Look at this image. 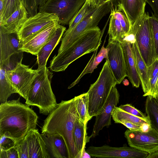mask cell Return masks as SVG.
<instances>
[{"label":"cell","instance_id":"19","mask_svg":"<svg viewBox=\"0 0 158 158\" xmlns=\"http://www.w3.org/2000/svg\"><path fill=\"white\" fill-rule=\"evenodd\" d=\"M117 40L123 49L127 68V77L133 87L139 88L141 83L136 69L131 44L122 38Z\"/></svg>","mask_w":158,"mask_h":158},{"label":"cell","instance_id":"41","mask_svg":"<svg viewBox=\"0 0 158 158\" xmlns=\"http://www.w3.org/2000/svg\"><path fill=\"white\" fill-rule=\"evenodd\" d=\"M146 158H158V151L148 153Z\"/></svg>","mask_w":158,"mask_h":158},{"label":"cell","instance_id":"24","mask_svg":"<svg viewBox=\"0 0 158 158\" xmlns=\"http://www.w3.org/2000/svg\"><path fill=\"white\" fill-rule=\"evenodd\" d=\"M87 125L82 121L79 118L76 119L74 123L73 137L75 147L78 151L77 158H81L83 152L85 150L86 144L89 140L87 135Z\"/></svg>","mask_w":158,"mask_h":158},{"label":"cell","instance_id":"45","mask_svg":"<svg viewBox=\"0 0 158 158\" xmlns=\"http://www.w3.org/2000/svg\"><path fill=\"white\" fill-rule=\"evenodd\" d=\"M123 84L126 86L128 85L129 84V82L126 79H124L123 81Z\"/></svg>","mask_w":158,"mask_h":158},{"label":"cell","instance_id":"18","mask_svg":"<svg viewBox=\"0 0 158 158\" xmlns=\"http://www.w3.org/2000/svg\"><path fill=\"white\" fill-rule=\"evenodd\" d=\"M41 135L51 158H68L67 147L61 136L48 133Z\"/></svg>","mask_w":158,"mask_h":158},{"label":"cell","instance_id":"42","mask_svg":"<svg viewBox=\"0 0 158 158\" xmlns=\"http://www.w3.org/2000/svg\"><path fill=\"white\" fill-rule=\"evenodd\" d=\"M114 1V0H96V3L97 5L99 6L108 2H111L113 3V2Z\"/></svg>","mask_w":158,"mask_h":158},{"label":"cell","instance_id":"44","mask_svg":"<svg viewBox=\"0 0 158 158\" xmlns=\"http://www.w3.org/2000/svg\"><path fill=\"white\" fill-rule=\"evenodd\" d=\"M86 1L91 4L98 6L96 4V0H86Z\"/></svg>","mask_w":158,"mask_h":158},{"label":"cell","instance_id":"1","mask_svg":"<svg viewBox=\"0 0 158 158\" xmlns=\"http://www.w3.org/2000/svg\"><path fill=\"white\" fill-rule=\"evenodd\" d=\"M29 106L21 102L20 98L1 103L0 136L12 139L16 144L30 130L37 129L38 116Z\"/></svg>","mask_w":158,"mask_h":158},{"label":"cell","instance_id":"29","mask_svg":"<svg viewBox=\"0 0 158 158\" xmlns=\"http://www.w3.org/2000/svg\"><path fill=\"white\" fill-rule=\"evenodd\" d=\"M76 101L77 109L81 120L85 124L91 119L88 113V98L87 93L74 97Z\"/></svg>","mask_w":158,"mask_h":158},{"label":"cell","instance_id":"20","mask_svg":"<svg viewBox=\"0 0 158 158\" xmlns=\"http://www.w3.org/2000/svg\"><path fill=\"white\" fill-rule=\"evenodd\" d=\"M118 2L126 14L131 28L145 13V0H118Z\"/></svg>","mask_w":158,"mask_h":158},{"label":"cell","instance_id":"46","mask_svg":"<svg viewBox=\"0 0 158 158\" xmlns=\"http://www.w3.org/2000/svg\"><path fill=\"white\" fill-rule=\"evenodd\" d=\"M155 98L158 102V93L156 94Z\"/></svg>","mask_w":158,"mask_h":158},{"label":"cell","instance_id":"6","mask_svg":"<svg viewBox=\"0 0 158 158\" xmlns=\"http://www.w3.org/2000/svg\"><path fill=\"white\" fill-rule=\"evenodd\" d=\"M149 16L148 13L145 12L131 26L129 31L134 35L140 53L147 67L156 59Z\"/></svg>","mask_w":158,"mask_h":158},{"label":"cell","instance_id":"47","mask_svg":"<svg viewBox=\"0 0 158 158\" xmlns=\"http://www.w3.org/2000/svg\"><path fill=\"white\" fill-rule=\"evenodd\" d=\"M157 93L158 94V80L157 81Z\"/></svg>","mask_w":158,"mask_h":158},{"label":"cell","instance_id":"33","mask_svg":"<svg viewBox=\"0 0 158 158\" xmlns=\"http://www.w3.org/2000/svg\"><path fill=\"white\" fill-rule=\"evenodd\" d=\"M108 34L110 40H118L125 35L119 21L112 16H110Z\"/></svg>","mask_w":158,"mask_h":158},{"label":"cell","instance_id":"14","mask_svg":"<svg viewBox=\"0 0 158 158\" xmlns=\"http://www.w3.org/2000/svg\"><path fill=\"white\" fill-rule=\"evenodd\" d=\"M120 95L116 85L113 86L110 92L101 112L96 117L92 132L88 136L89 140L98 135L104 127H109L111 124V118L113 110L118 103Z\"/></svg>","mask_w":158,"mask_h":158},{"label":"cell","instance_id":"43","mask_svg":"<svg viewBox=\"0 0 158 158\" xmlns=\"http://www.w3.org/2000/svg\"><path fill=\"white\" fill-rule=\"evenodd\" d=\"M47 0H36L37 5L39 8L42 6Z\"/></svg>","mask_w":158,"mask_h":158},{"label":"cell","instance_id":"25","mask_svg":"<svg viewBox=\"0 0 158 158\" xmlns=\"http://www.w3.org/2000/svg\"><path fill=\"white\" fill-rule=\"evenodd\" d=\"M98 49L94 52L90 59L85 67V69L79 76L69 86L68 89H69L74 86L80 81L81 78L85 75L92 73L94 70L97 68L98 65L102 62L104 58L106 59L108 53V49L105 48L104 45L102 46L100 51L96 56Z\"/></svg>","mask_w":158,"mask_h":158},{"label":"cell","instance_id":"21","mask_svg":"<svg viewBox=\"0 0 158 158\" xmlns=\"http://www.w3.org/2000/svg\"><path fill=\"white\" fill-rule=\"evenodd\" d=\"M66 28L62 25H60L54 35L42 48L37 55V62L38 68L46 66L48 59L52 52L61 39Z\"/></svg>","mask_w":158,"mask_h":158},{"label":"cell","instance_id":"31","mask_svg":"<svg viewBox=\"0 0 158 158\" xmlns=\"http://www.w3.org/2000/svg\"><path fill=\"white\" fill-rule=\"evenodd\" d=\"M98 6L91 4L86 1L81 9L70 21L69 24V28L64 33H66L70 31L81 21L93 12Z\"/></svg>","mask_w":158,"mask_h":158},{"label":"cell","instance_id":"11","mask_svg":"<svg viewBox=\"0 0 158 158\" xmlns=\"http://www.w3.org/2000/svg\"><path fill=\"white\" fill-rule=\"evenodd\" d=\"M108 49L106 60L117 84H120L127 76V70L123 48L117 40H108L106 47Z\"/></svg>","mask_w":158,"mask_h":158},{"label":"cell","instance_id":"36","mask_svg":"<svg viewBox=\"0 0 158 158\" xmlns=\"http://www.w3.org/2000/svg\"><path fill=\"white\" fill-rule=\"evenodd\" d=\"M22 2L27 11L29 17L38 13V8L36 0H22Z\"/></svg>","mask_w":158,"mask_h":158},{"label":"cell","instance_id":"30","mask_svg":"<svg viewBox=\"0 0 158 158\" xmlns=\"http://www.w3.org/2000/svg\"><path fill=\"white\" fill-rule=\"evenodd\" d=\"M22 2V0H0V23L15 12Z\"/></svg>","mask_w":158,"mask_h":158},{"label":"cell","instance_id":"12","mask_svg":"<svg viewBox=\"0 0 158 158\" xmlns=\"http://www.w3.org/2000/svg\"><path fill=\"white\" fill-rule=\"evenodd\" d=\"M6 71L17 93L26 100L31 83L37 73V69H33L21 63L13 69Z\"/></svg>","mask_w":158,"mask_h":158},{"label":"cell","instance_id":"8","mask_svg":"<svg viewBox=\"0 0 158 158\" xmlns=\"http://www.w3.org/2000/svg\"><path fill=\"white\" fill-rule=\"evenodd\" d=\"M86 0H47L39 12L54 14L60 25H67L81 9Z\"/></svg>","mask_w":158,"mask_h":158},{"label":"cell","instance_id":"4","mask_svg":"<svg viewBox=\"0 0 158 158\" xmlns=\"http://www.w3.org/2000/svg\"><path fill=\"white\" fill-rule=\"evenodd\" d=\"M37 70L25 103L37 107L40 114L48 115L57 104L51 86L52 73L46 66L38 68Z\"/></svg>","mask_w":158,"mask_h":158},{"label":"cell","instance_id":"37","mask_svg":"<svg viewBox=\"0 0 158 158\" xmlns=\"http://www.w3.org/2000/svg\"><path fill=\"white\" fill-rule=\"evenodd\" d=\"M15 144V141L12 139L4 135L0 136V151L9 150L14 147Z\"/></svg>","mask_w":158,"mask_h":158},{"label":"cell","instance_id":"22","mask_svg":"<svg viewBox=\"0 0 158 158\" xmlns=\"http://www.w3.org/2000/svg\"><path fill=\"white\" fill-rule=\"evenodd\" d=\"M0 61H3L13 54L19 52V40L17 33L0 32Z\"/></svg>","mask_w":158,"mask_h":158},{"label":"cell","instance_id":"23","mask_svg":"<svg viewBox=\"0 0 158 158\" xmlns=\"http://www.w3.org/2000/svg\"><path fill=\"white\" fill-rule=\"evenodd\" d=\"M132 52L136 69L141 83L143 97L148 96L150 89L149 68L142 58L136 42L131 44Z\"/></svg>","mask_w":158,"mask_h":158},{"label":"cell","instance_id":"15","mask_svg":"<svg viewBox=\"0 0 158 158\" xmlns=\"http://www.w3.org/2000/svg\"><path fill=\"white\" fill-rule=\"evenodd\" d=\"M60 24L55 22L19 46V49L36 56L44 46L54 35Z\"/></svg>","mask_w":158,"mask_h":158},{"label":"cell","instance_id":"27","mask_svg":"<svg viewBox=\"0 0 158 158\" xmlns=\"http://www.w3.org/2000/svg\"><path fill=\"white\" fill-rule=\"evenodd\" d=\"M145 110L152 127L158 132V102L154 98L147 96Z\"/></svg>","mask_w":158,"mask_h":158},{"label":"cell","instance_id":"34","mask_svg":"<svg viewBox=\"0 0 158 158\" xmlns=\"http://www.w3.org/2000/svg\"><path fill=\"white\" fill-rule=\"evenodd\" d=\"M156 59H158V17L153 14L149 17Z\"/></svg>","mask_w":158,"mask_h":158},{"label":"cell","instance_id":"26","mask_svg":"<svg viewBox=\"0 0 158 158\" xmlns=\"http://www.w3.org/2000/svg\"><path fill=\"white\" fill-rule=\"evenodd\" d=\"M17 92L13 86L2 64L0 63V102L7 101L11 95Z\"/></svg>","mask_w":158,"mask_h":158},{"label":"cell","instance_id":"17","mask_svg":"<svg viewBox=\"0 0 158 158\" xmlns=\"http://www.w3.org/2000/svg\"><path fill=\"white\" fill-rule=\"evenodd\" d=\"M29 16L22 2L18 9L10 16L0 23V32L5 33H18Z\"/></svg>","mask_w":158,"mask_h":158},{"label":"cell","instance_id":"3","mask_svg":"<svg viewBox=\"0 0 158 158\" xmlns=\"http://www.w3.org/2000/svg\"><path fill=\"white\" fill-rule=\"evenodd\" d=\"M102 35L98 26L85 31L70 46L54 56L50 62V69L55 72L64 71L77 59L94 52L101 45Z\"/></svg>","mask_w":158,"mask_h":158},{"label":"cell","instance_id":"2","mask_svg":"<svg viewBox=\"0 0 158 158\" xmlns=\"http://www.w3.org/2000/svg\"><path fill=\"white\" fill-rule=\"evenodd\" d=\"M80 118L75 97L62 100L44 120L41 133L57 134L65 142L68 158H77L78 151L73 137V131L76 119Z\"/></svg>","mask_w":158,"mask_h":158},{"label":"cell","instance_id":"9","mask_svg":"<svg viewBox=\"0 0 158 158\" xmlns=\"http://www.w3.org/2000/svg\"><path fill=\"white\" fill-rule=\"evenodd\" d=\"M58 21L57 15L45 12H39L35 15L29 17L18 33L19 45L52 24L58 22Z\"/></svg>","mask_w":158,"mask_h":158},{"label":"cell","instance_id":"16","mask_svg":"<svg viewBox=\"0 0 158 158\" xmlns=\"http://www.w3.org/2000/svg\"><path fill=\"white\" fill-rule=\"evenodd\" d=\"M29 158H50L45 142L38 129L31 130L23 139Z\"/></svg>","mask_w":158,"mask_h":158},{"label":"cell","instance_id":"13","mask_svg":"<svg viewBox=\"0 0 158 158\" xmlns=\"http://www.w3.org/2000/svg\"><path fill=\"white\" fill-rule=\"evenodd\" d=\"M86 152L91 156L101 158H146L148 153L124 144L122 147H112L105 145L100 147L91 146Z\"/></svg>","mask_w":158,"mask_h":158},{"label":"cell","instance_id":"28","mask_svg":"<svg viewBox=\"0 0 158 158\" xmlns=\"http://www.w3.org/2000/svg\"><path fill=\"white\" fill-rule=\"evenodd\" d=\"M112 117L116 123L121 120H126L140 125L142 127L147 125H151L149 121L128 113L117 106L113 109Z\"/></svg>","mask_w":158,"mask_h":158},{"label":"cell","instance_id":"35","mask_svg":"<svg viewBox=\"0 0 158 158\" xmlns=\"http://www.w3.org/2000/svg\"><path fill=\"white\" fill-rule=\"evenodd\" d=\"M118 107L122 110L128 113L145 120L149 121L147 116L131 104H127L125 105H121Z\"/></svg>","mask_w":158,"mask_h":158},{"label":"cell","instance_id":"39","mask_svg":"<svg viewBox=\"0 0 158 158\" xmlns=\"http://www.w3.org/2000/svg\"><path fill=\"white\" fill-rule=\"evenodd\" d=\"M118 123L123 124L131 130H142V126L127 120H121L118 122Z\"/></svg>","mask_w":158,"mask_h":158},{"label":"cell","instance_id":"38","mask_svg":"<svg viewBox=\"0 0 158 158\" xmlns=\"http://www.w3.org/2000/svg\"><path fill=\"white\" fill-rule=\"evenodd\" d=\"M0 158H19L17 151L15 147L6 151H0Z\"/></svg>","mask_w":158,"mask_h":158},{"label":"cell","instance_id":"7","mask_svg":"<svg viewBox=\"0 0 158 158\" xmlns=\"http://www.w3.org/2000/svg\"><path fill=\"white\" fill-rule=\"evenodd\" d=\"M113 3L108 2L98 6L68 32L64 33L58 53L70 46L85 31L98 26L101 19L111 12Z\"/></svg>","mask_w":158,"mask_h":158},{"label":"cell","instance_id":"10","mask_svg":"<svg viewBox=\"0 0 158 158\" xmlns=\"http://www.w3.org/2000/svg\"><path fill=\"white\" fill-rule=\"evenodd\" d=\"M124 135L130 147L148 153L158 151V132L152 127L146 131L128 129Z\"/></svg>","mask_w":158,"mask_h":158},{"label":"cell","instance_id":"40","mask_svg":"<svg viewBox=\"0 0 158 158\" xmlns=\"http://www.w3.org/2000/svg\"><path fill=\"white\" fill-rule=\"evenodd\" d=\"M151 7L153 14L158 17V0H145Z\"/></svg>","mask_w":158,"mask_h":158},{"label":"cell","instance_id":"5","mask_svg":"<svg viewBox=\"0 0 158 158\" xmlns=\"http://www.w3.org/2000/svg\"><path fill=\"white\" fill-rule=\"evenodd\" d=\"M117 84L106 60L96 81L88 92V113L91 118L101 111L112 87Z\"/></svg>","mask_w":158,"mask_h":158},{"label":"cell","instance_id":"32","mask_svg":"<svg viewBox=\"0 0 158 158\" xmlns=\"http://www.w3.org/2000/svg\"><path fill=\"white\" fill-rule=\"evenodd\" d=\"M110 12V16H114L120 23L125 35L127 34L131 26L128 18L122 8L118 4L114 7L113 5Z\"/></svg>","mask_w":158,"mask_h":158}]
</instances>
